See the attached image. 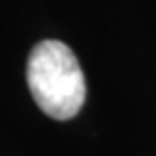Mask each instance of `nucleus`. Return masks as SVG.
Wrapping results in <instances>:
<instances>
[{"instance_id": "obj_1", "label": "nucleus", "mask_w": 156, "mask_h": 156, "mask_svg": "<svg viewBox=\"0 0 156 156\" xmlns=\"http://www.w3.org/2000/svg\"><path fill=\"white\" fill-rule=\"evenodd\" d=\"M27 83L35 104L53 120H71L85 104V77L69 47L41 41L27 61Z\"/></svg>"}]
</instances>
